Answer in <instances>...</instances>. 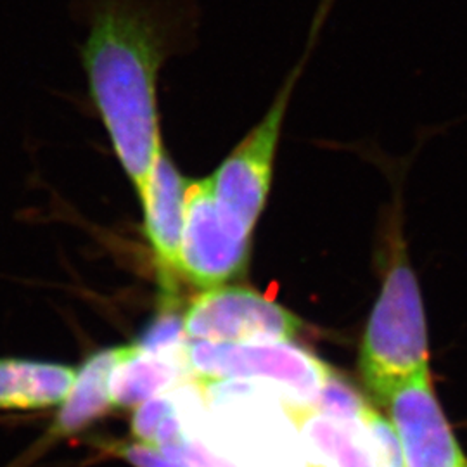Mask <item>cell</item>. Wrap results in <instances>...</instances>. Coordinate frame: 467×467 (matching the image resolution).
Returning a JSON list of instances; mask_svg holds the SVG:
<instances>
[{"mask_svg": "<svg viewBox=\"0 0 467 467\" xmlns=\"http://www.w3.org/2000/svg\"><path fill=\"white\" fill-rule=\"evenodd\" d=\"M191 376L201 383L260 379L277 386L284 401L310 405L331 376V368L310 351L277 343H215L189 339L185 348Z\"/></svg>", "mask_w": 467, "mask_h": 467, "instance_id": "4", "label": "cell"}, {"mask_svg": "<svg viewBox=\"0 0 467 467\" xmlns=\"http://www.w3.org/2000/svg\"><path fill=\"white\" fill-rule=\"evenodd\" d=\"M333 4L334 0H320L308 30L306 47L296 65L285 75L265 115L235 144L213 175H210L222 223L233 237L250 239L253 227L265 206L285 117L312 52L318 46Z\"/></svg>", "mask_w": 467, "mask_h": 467, "instance_id": "2", "label": "cell"}, {"mask_svg": "<svg viewBox=\"0 0 467 467\" xmlns=\"http://www.w3.org/2000/svg\"><path fill=\"white\" fill-rule=\"evenodd\" d=\"M77 368L19 358L0 360V409L36 410L63 403Z\"/></svg>", "mask_w": 467, "mask_h": 467, "instance_id": "11", "label": "cell"}, {"mask_svg": "<svg viewBox=\"0 0 467 467\" xmlns=\"http://www.w3.org/2000/svg\"><path fill=\"white\" fill-rule=\"evenodd\" d=\"M84 17L88 100L140 196L167 152L160 75L168 59L192 47L200 9L194 0H84Z\"/></svg>", "mask_w": 467, "mask_h": 467, "instance_id": "1", "label": "cell"}, {"mask_svg": "<svg viewBox=\"0 0 467 467\" xmlns=\"http://www.w3.org/2000/svg\"><path fill=\"white\" fill-rule=\"evenodd\" d=\"M175 410H177V405H175L171 391L165 395H160V397H154L150 400L144 401L142 405H139L134 419H132V431H134L135 438L144 445H152V440L156 436L158 428Z\"/></svg>", "mask_w": 467, "mask_h": 467, "instance_id": "15", "label": "cell"}, {"mask_svg": "<svg viewBox=\"0 0 467 467\" xmlns=\"http://www.w3.org/2000/svg\"><path fill=\"white\" fill-rule=\"evenodd\" d=\"M117 364V348L96 351L85 360L69 389L63 407L50 426V440L67 438L84 431L102 418L111 407L109 376Z\"/></svg>", "mask_w": 467, "mask_h": 467, "instance_id": "12", "label": "cell"}, {"mask_svg": "<svg viewBox=\"0 0 467 467\" xmlns=\"http://www.w3.org/2000/svg\"><path fill=\"white\" fill-rule=\"evenodd\" d=\"M303 327L300 318L279 303L246 287H212L184 312L187 339L215 343L291 341Z\"/></svg>", "mask_w": 467, "mask_h": 467, "instance_id": "6", "label": "cell"}, {"mask_svg": "<svg viewBox=\"0 0 467 467\" xmlns=\"http://www.w3.org/2000/svg\"><path fill=\"white\" fill-rule=\"evenodd\" d=\"M310 405L318 412L337 419L362 418L372 409L360 393L334 372Z\"/></svg>", "mask_w": 467, "mask_h": 467, "instance_id": "14", "label": "cell"}, {"mask_svg": "<svg viewBox=\"0 0 467 467\" xmlns=\"http://www.w3.org/2000/svg\"><path fill=\"white\" fill-rule=\"evenodd\" d=\"M189 179L165 152L139 196L144 206V231L156 254L161 279L171 291L173 275L181 274V243L184 233L185 189Z\"/></svg>", "mask_w": 467, "mask_h": 467, "instance_id": "9", "label": "cell"}, {"mask_svg": "<svg viewBox=\"0 0 467 467\" xmlns=\"http://www.w3.org/2000/svg\"><path fill=\"white\" fill-rule=\"evenodd\" d=\"M117 453L119 457H123L125 461H129L134 467H191L170 459L165 453L144 445L140 441L135 443H119L117 447Z\"/></svg>", "mask_w": 467, "mask_h": 467, "instance_id": "16", "label": "cell"}, {"mask_svg": "<svg viewBox=\"0 0 467 467\" xmlns=\"http://www.w3.org/2000/svg\"><path fill=\"white\" fill-rule=\"evenodd\" d=\"M428 331L418 279L399 253L384 279L381 295L368 317L360 347V372L368 389L388 397L428 368Z\"/></svg>", "mask_w": 467, "mask_h": 467, "instance_id": "3", "label": "cell"}, {"mask_svg": "<svg viewBox=\"0 0 467 467\" xmlns=\"http://www.w3.org/2000/svg\"><path fill=\"white\" fill-rule=\"evenodd\" d=\"M386 403L400 441L403 467H467L434 397L430 370L400 384Z\"/></svg>", "mask_w": 467, "mask_h": 467, "instance_id": "8", "label": "cell"}, {"mask_svg": "<svg viewBox=\"0 0 467 467\" xmlns=\"http://www.w3.org/2000/svg\"><path fill=\"white\" fill-rule=\"evenodd\" d=\"M187 341L184 316L173 312L171 308H165L160 316L150 320L135 345L156 355L185 357Z\"/></svg>", "mask_w": 467, "mask_h": 467, "instance_id": "13", "label": "cell"}, {"mask_svg": "<svg viewBox=\"0 0 467 467\" xmlns=\"http://www.w3.org/2000/svg\"><path fill=\"white\" fill-rule=\"evenodd\" d=\"M284 407L300 438L305 466L403 467L397 431L374 409L362 418L337 419L312 405L284 401Z\"/></svg>", "mask_w": 467, "mask_h": 467, "instance_id": "5", "label": "cell"}, {"mask_svg": "<svg viewBox=\"0 0 467 467\" xmlns=\"http://www.w3.org/2000/svg\"><path fill=\"white\" fill-rule=\"evenodd\" d=\"M191 376L185 357L156 355L137 345L118 347L117 364L109 376L113 409H132L170 393Z\"/></svg>", "mask_w": 467, "mask_h": 467, "instance_id": "10", "label": "cell"}, {"mask_svg": "<svg viewBox=\"0 0 467 467\" xmlns=\"http://www.w3.org/2000/svg\"><path fill=\"white\" fill-rule=\"evenodd\" d=\"M250 239L225 231L212 179L189 181L185 189L181 275L201 289H212L241 275L248 264Z\"/></svg>", "mask_w": 467, "mask_h": 467, "instance_id": "7", "label": "cell"}]
</instances>
